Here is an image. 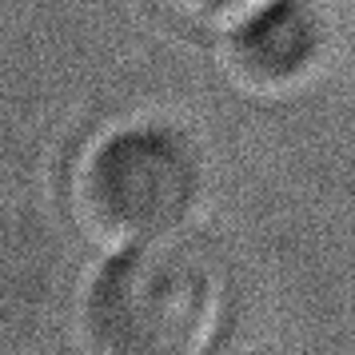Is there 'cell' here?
Masks as SVG:
<instances>
[{"label": "cell", "instance_id": "obj_1", "mask_svg": "<svg viewBox=\"0 0 355 355\" xmlns=\"http://www.w3.org/2000/svg\"><path fill=\"white\" fill-rule=\"evenodd\" d=\"M232 311L220 256L172 232L124 248L88 295L96 355H216Z\"/></svg>", "mask_w": 355, "mask_h": 355}, {"label": "cell", "instance_id": "obj_2", "mask_svg": "<svg viewBox=\"0 0 355 355\" xmlns=\"http://www.w3.org/2000/svg\"><path fill=\"white\" fill-rule=\"evenodd\" d=\"M200 164L184 136L156 124H128L100 140L80 172L88 220L120 240L176 232L196 208Z\"/></svg>", "mask_w": 355, "mask_h": 355}, {"label": "cell", "instance_id": "obj_3", "mask_svg": "<svg viewBox=\"0 0 355 355\" xmlns=\"http://www.w3.org/2000/svg\"><path fill=\"white\" fill-rule=\"evenodd\" d=\"M320 60V28L300 4L275 0L268 12L236 33V64L252 84L284 88L304 80Z\"/></svg>", "mask_w": 355, "mask_h": 355}, {"label": "cell", "instance_id": "obj_4", "mask_svg": "<svg viewBox=\"0 0 355 355\" xmlns=\"http://www.w3.org/2000/svg\"><path fill=\"white\" fill-rule=\"evenodd\" d=\"M164 20H172L188 33H240L259 12H268L275 0H144Z\"/></svg>", "mask_w": 355, "mask_h": 355}]
</instances>
